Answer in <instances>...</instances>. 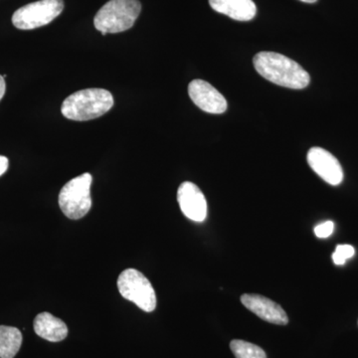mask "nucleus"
<instances>
[{
  "mask_svg": "<svg viewBox=\"0 0 358 358\" xmlns=\"http://www.w3.org/2000/svg\"><path fill=\"white\" fill-rule=\"evenodd\" d=\"M257 72L268 81L286 88L301 90L308 87L310 77L296 61L275 52H260L253 59Z\"/></svg>",
  "mask_w": 358,
  "mask_h": 358,
  "instance_id": "obj_1",
  "label": "nucleus"
},
{
  "mask_svg": "<svg viewBox=\"0 0 358 358\" xmlns=\"http://www.w3.org/2000/svg\"><path fill=\"white\" fill-rule=\"evenodd\" d=\"M114 106V98L105 89L82 90L68 96L63 102L61 112L68 120L85 122L102 117Z\"/></svg>",
  "mask_w": 358,
  "mask_h": 358,
  "instance_id": "obj_2",
  "label": "nucleus"
},
{
  "mask_svg": "<svg viewBox=\"0 0 358 358\" xmlns=\"http://www.w3.org/2000/svg\"><path fill=\"white\" fill-rule=\"evenodd\" d=\"M141 11L138 0H110L96 13L94 25L103 35L127 31Z\"/></svg>",
  "mask_w": 358,
  "mask_h": 358,
  "instance_id": "obj_3",
  "label": "nucleus"
},
{
  "mask_svg": "<svg viewBox=\"0 0 358 358\" xmlns=\"http://www.w3.org/2000/svg\"><path fill=\"white\" fill-rule=\"evenodd\" d=\"M91 174L84 173L66 183L59 194V206L72 220L83 218L92 207Z\"/></svg>",
  "mask_w": 358,
  "mask_h": 358,
  "instance_id": "obj_4",
  "label": "nucleus"
},
{
  "mask_svg": "<svg viewBox=\"0 0 358 358\" xmlns=\"http://www.w3.org/2000/svg\"><path fill=\"white\" fill-rule=\"evenodd\" d=\"M117 289L122 298L133 301L141 310L154 312L157 296L147 277L136 268H127L117 279Z\"/></svg>",
  "mask_w": 358,
  "mask_h": 358,
  "instance_id": "obj_5",
  "label": "nucleus"
},
{
  "mask_svg": "<svg viewBox=\"0 0 358 358\" xmlns=\"http://www.w3.org/2000/svg\"><path fill=\"white\" fill-rule=\"evenodd\" d=\"M63 0H40L16 10L13 23L17 29L32 30L49 24L62 13Z\"/></svg>",
  "mask_w": 358,
  "mask_h": 358,
  "instance_id": "obj_6",
  "label": "nucleus"
},
{
  "mask_svg": "<svg viewBox=\"0 0 358 358\" xmlns=\"http://www.w3.org/2000/svg\"><path fill=\"white\" fill-rule=\"evenodd\" d=\"M188 94L199 109L209 114H222L227 110V101L222 94L203 80H193L188 86Z\"/></svg>",
  "mask_w": 358,
  "mask_h": 358,
  "instance_id": "obj_7",
  "label": "nucleus"
},
{
  "mask_svg": "<svg viewBox=\"0 0 358 358\" xmlns=\"http://www.w3.org/2000/svg\"><path fill=\"white\" fill-rule=\"evenodd\" d=\"M308 164L320 178L331 185L343 180V171L336 157L322 148H312L308 152Z\"/></svg>",
  "mask_w": 358,
  "mask_h": 358,
  "instance_id": "obj_8",
  "label": "nucleus"
},
{
  "mask_svg": "<svg viewBox=\"0 0 358 358\" xmlns=\"http://www.w3.org/2000/svg\"><path fill=\"white\" fill-rule=\"evenodd\" d=\"M178 201L186 217L195 222H203L207 217V202L203 193L194 183L185 181L179 186Z\"/></svg>",
  "mask_w": 358,
  "mask_h": 358,
  "instance_id": "obj_9",
  "label": "nucleus"
},
{
  "mask_svg": "<svg viewBox=\"0 0 358 358\" xmlns=\"http://www.w3.org/2000/svg\"><path fill=\"white\" fill-rule=\"evenodd\" d=\"M241 301L249 310L266 322L280 326H286L289 322L284 308L270 299L260 294H245L241 296Z\"/></svg>",
  "mask_w": 358,
  "mask_h": 358,
  "instance_id": "obj_10",
  "label": "nucleus"
},
{
  "mask_svg": "<svg viewBox=\"0 0 358 358\" xmlns=\"http://www.w3.org/2000/svg\"><path fill=\"white\" fill-rule=\"evenodd\" d=\"M212 9L237 21H250L256 16L253 0H209Z\"/></svg>",
  "mask_w": 358,
  "mask_h": 358,
  "instance_id": "obj_11",
  "label": "nucleus"
},
{
  "mask_svg": "<svg viewBox=\"0 0 358 358\" xmlns=\"http://www.w3.org/2000/svg\"><path fill=\"white\" fill-rule=\"evenodd\" d=\"M34 331L40 338L51 343L64 341L68 336L65 322L50 313H41L35 317Z\"/></svg>",
  "mask_w": 358,
  "mask_h": 358,
  "instance_id": "obj_12",
  "label": "nucleus"
},
{
  "mask_svg": "<svg viewBox=\"0 0 358 358\" xmlns=\"http://www.w3.org/2000/svg\"><path fill=\"white\" fill-rule=\"evenodd\" d=\"M22 345V334L13 327L0 326V358H13Z\"/></svg>",
  "mask_w": 358,
  "mask_h": 358,
  "instance_id": "obj_13",
  "label": "nucleus"
},
{
  "mask_svg": "<svg viewBox=\"0 0 358 358\" xmlns=\"http://www.w3.org/2000/svg\"><path fill=\"white\" fill-rule=\"evenodd\" d=\"M230 348L236 358H267L266 352L260 346L248 341L234 339L231 341Z\"/></svg>",
  "mask_w": 358,
  "mask_h": 358,
  "instance_id": "obj_14",
  "label": "nucleus"
},
{
  "mask_svg": "<svg viewBox=\"0 0 358 358\" xmlns=\"http://www.w3.org/2000/svg\"><path fill=\"white\" fill-rule=\"evenodd\" d=\"M355 248L352 245H338L333 254L334 263L338 266L345 265L346 260L355 255Z\"/></svg>",
  "mask_w": 358,
  "mask_h": 358,
  "instance_id": "obj_15",
  "label": "nucleus"
},
{
  "mask_svg": "<svg viewBox=\"0 0 358 358\" xmlns=\"http://www.w3.org/2000/svg\"><path fill=\"white\" fill-rule=\"evenodd\" d=\"M334 230V224L333 221H327L320 224V225L315 226V234L317 238L320 239H324V238H329L333 234Z\"/></svg>",
  "mask_w": 358,
  "mask_h": 358,
  "instance_id": "obj_16",
  "label": "nucleus"
},
{
  "mask_svg": "<svg viewBox=\"0 0 358 358\" xmlns=\"http://www.w3.org/2000/svg\"><path fill=\"white\" fill-rule=\"evenodd\" d=\"M8 159L3 157V155H0V176L6 173L7 169H8Z\"/></svg>",
  "mask_w": 358,
  "mask_h": 358,
  "instance_id": "obj_17",
  "label": "nucleus"
},
{
  "mask_svg": "<svg viewBox=\"0 0 358 358\" xmlns=\"http://www.w3.org/2000/svg\"><path fill=\"white\" fill-rule=\"evenodd\" d=\"M6 91V84L4 77L0 76V101L3 98L4 94Z\"/></svg>",
  "mask_w": 358,
  "mask_h": 358,
  "instance_id": "obj_18",
  "label": "nucleus"
},
{
  "mask_svg": "<svg viewBox=\"0 0 358 358\" xmlns=\"http://www.w3.org/2000/svg\"><path fill=\"white\" fill-rule=\"evenodd\" d=\"M301 1L306 2V3H315L317 0H301Z\"/></svg>",
  "mask_w": 358,
  "mask_h": 358,
  "instance_id": "obj_19",
  "label": "nucleus"
}]
</instances>
